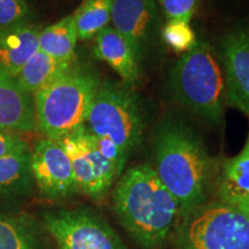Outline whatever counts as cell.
Wrapping results in <instances>:
<instances>
[{
	"label": "cell",
	"instance_id": "cell-7",
	"mask_svg": "<svg viewBox=\"0 0 249 249\" xmlns=\"http://www.w3.org/2000/svg\"><path fill=\"white\" fill-rule=\"evenodd\" d=\"M42 225L59 249H124L110 225L89 208L46 210Z\"/></svg>",
	"mask_w": 249,
	"mask_h": 249
},
{
	"label": "cell",
	"instance_id": "cell-3",
	"mask_svg": "<svg viewBox=\"0 0 249 249\" xmlns=\"http://www.w3.org/2000/svg\"><path fill=\"white\" fill-rule=\"evenodd\" d=\"M174 101L196 117L218 124L226 102L225 76L219 54L205 40L180 55L169 75Z\"/></svg>",
	"mask_w": 249,
	"mask_h": 249
},
{
	"label": "cell",
	"instance_id": "cell-1",
	"mask_svg": "<svg viewBox=\"0 0 249 249\" xmlns=\"http://www.w3.org/2000/svg\"><path fill=\"white\" fill-rule=\"evenodd\" d=\"M154 150L155 172L178 201L183 220L205 204L217 173L214 160L198 134L173 116L164 117L156 126Z\"/></svg>",
	"mask_w": 249,
	"mask_h": 249
},
{
	"label": "cell",
	"instance_id": "cell-5",
	"mask_svg": "<svg viewBox=\"0 0 249 249\" xmlns=\"http://www.w3.org/2000/svg\"><path fill=\"white\" fill-rule=\"evenodd\" d=\"M85 126L96 136H104L130 155L142 143L145 117L132 87L102 81Z\"/></svg>",
	"mask_w": 249,
	"mask_h": 249
},
{
	"label": "cell",
	"instance_id": "cell-15",
	"mask_svg": "<svg viewBox=\"0 0 249 249\" xmlns=\"http://www.w3.org/2000/svg\"><path fill=\"white\" fill-rule=\"evenodd\" d=\"M93 53L119 75L124 85L132 87L141 77V61L128 40L108 26L96 35Z\"/></svg>",
	"mask_w": 249,
	"mask_h": 249
},
{
	"label": "cell",
	"instance_id": "cell-12",
	"mask_svg": "<svg viewBox=\"0 0 249 249\" xmlns=\"http://www.w3.org/2000/svg\"><path fill=\"white\" fill-rule=\"evenodd\" d=\"M0 130L14 134L37 130L34 96L24 91L14 77L0 70Z\"/></svg>",
	"mask_w": 249,
	"mask_h": 249
},
{
	"label": "cell",
	"instance_id": "cell-8",
	"mask_svg": "<svg viewBox=\"0 0 249 249\" xmlns=\"http://www.w3.org/2000/svg\"><path fill=\"white\" fill-rule=\"evenodd\" d=\"M58 142L70 157L79 192L93 201L103 200L120 174L98 151L92 134L82 126Z\"/></svg>",
	"mask_w": 249,
	"mask_h": 249
},
{
	"label": "cell",
	"instance_id": "cell-16",
	"mask_svg": "<svg viewBox=\"0 0 249 249\" xmlns=\"http://www.w3.org/2000/svg\"><path fill=\"white\" fill-rule=\"evenodd\" d=\"M31 149L0 157V197L22 198L33 193Z\"/></svg>",
	"mask_w": 249,
	"mask_h": 249
},
{
	"label": "cell",
	"instance_id": "cell-9",
	"mask_svg": "<svg viewBox=\"0 0 249 249\" xmlns=\"http://www.w3.org/2000/svg\"><path fill=\"white\" fill-rule=\"evenodd\" d=\"M161 17L157 0H114L111 27L128 40L142 64L160 39Z\"/></svg>",
	"mask_w": 249,
	"mask_h": 249
},
{
	"label": "cell",
	"instance_id": "cell-14",
	"mask_svg": "<svg viewBox=\"0 0 249 249\" xmlns=\"http://www.w3.org/2000/svg\"><path fill=\"white\" fill-rule=\"evenodd\" d=\"M214 183L218 201L249 213V132L241 151L218 164Z\"/></svg>",
	"mask_w": 249,
	"mask_h": 249
},
{
	"label": "cell",
	"instance_id": "cell-22",
	"mask_svg": "<svg viewBox=\"0 0 249 249\" xmlns=\"http://www.w3.org/2000/svg\"><path fill=\"white\" fill-rule=\"evenodd\" d=\"M201 0H157L165 20L179 18L191 22Z\"/></svg>",
	"mask_w": 249,
	"mask_h": 249
},
{
	"label": "cell",
	"instance_id": "cell-11",
	"mask_svg": "<svg viewBox=\"0 0 249 249\" xmlns=\"http://www.w3.org/2000/svg\"><path fill=\"white\" fill-rule=\"evenodd\" d=\"M226 102L249 118V26L230 30L220 43Z\"/></svg>",
	"mask_w": 249,
	"mask_h": 249
},
{
	"label": "cell",
	"instance_id": "cell-24",
	"mask_svg": "<svg viewBox=\"0 0 249 249\" xmlns=\"http://www.w3.org/2000/svg\"><path fill=\"white\" fill-rule=\"evenodd\" d=\"M93 141H95V144L97 147L98 151L104 156V158H107L110 163L116 166V169L118 170V172H119L121 177L129 155L124 150H123L119 145L116 144L112 140L104 138V136L93 135Z\"/></svg>",
	"mask_w": 249,
	"mask_h": 249
},
{
	"label": "cell",
	"instance_id": "cell-18",
	"mask_svg": "<svg viewBox=\"0 0 249 249\" xmlns=\"http://www.w3.org/2000/svg\"><path fill=\"white\" fill-rule=\"evenodd\" d=\"M75 64L76 61L57 60L44 52L38 51L21 68L14 80L24 91L34 96L70 71Z\"/></svg>",
	"mask_w": 249,
	"mask_h": 249
},
{
	"label": "cell",
	"instance_id": "cell-25",
	"mask_svg": "<svg viewBox=\"0 0 249 249\" xmlns=\"http://www.w3.org/2000/svg\"><path fill=\"white\" fill-rule=\"evenodd\" d=\"M27 149H30L29 144L18 134L0 130V157Z\"/></svg>",
	"mask_w": 249,
	"mask_h": 249
},
{
	"label": "cell",
	"instance_id": "cell-4",
	"mask_svg": "<svg viewBox=\"0 0 249 249\" xmlns=\"http://www.w3.org/2000/svg\"><path fill=\"white\" fill-rule=\"evenodd\" d=\"M101 82L95 71L75 64L36 92L37 129L46 139L59 141L85 126Z\"/></svg>",
	"mask_w": 249,
	"mask_h": 249
},
{
	"label": "cell",
	"instance_id": "cell-2",
	"mask_svg": "<svg viewBox=\"0 0 249 249\" xmlns=\"http://www.w3.org/2000/svg\"><path fill=\"white\" fill-rule=\"evenodd\" d=\"M112 202L119 223L144 249L161 247L181 220L178 201L154 167L145 164L124 173L112 193Z\"/></svg>",
	"mask_w": 249,
	"mask_h": 249
},
{
	"label": "cell",
	"instance_id": "cell-10",
	"mask_svg": "<svg viewBox=\"0 0 249 249\" xmlns=\"http://www.w3.org/2000/svg\"><path fill=\"white\" fill-rule=\"evenodd\" d=\"M31 173L39 194L50 201L79 193L70 157L58 141L42 139L31 149Z\"/></svg>",
	"mask_w": 249,
	"mask_h": 249
},
{
	"label": "cell",
	"instance_id": "cell-17",
	"mask_svg": "<svg viewBox=\"0 0 249 249\" xmlns=\"http://www.w3.org/2000/svg\"><path fill=\"white\" fill-rule=\"evenodd\" d=\"M0 249H44L39 224L30 214L0 213Z\"/></svg>",
	"mask_w": 249,
	"mask_h": 249
},
{
	"label": "cell",
	"instance_id": "cell-6",
	"mask_svg": "<svg viewBox=\"0 0 249 249\" xmlns=\"http://www.w3.org/2000/svg\"><path fill=\"white\" fill-rule=\"evenodd\" d=\"M179 249H249V213L211 202L182 220Z\"/></svg>",
	"mask_w": 249,
	"mask_h": 249
},
{
	"label": "cell",
	"instance_id": "cell-13",
	"mask_svg": "<svg viewBox=\"0 0 249 249\" xmlns=\"http://www.w3.org/2000/svg\"><path fill=\"white\" fill-rule=\"evenodd\" d=\"M43 28L29 20L0 28V70L15 77L39 51Z\"/></svg>",
	"mask_w": 249,
	"mask_h": 249
},
{
	"label": "cell",
	"instance_id": "cell-21",
	"mask_svg": "<svg viewBox=\"0 0 249 249\" xmlns=\"http://www.w3.org/2000/svg\"><path fill=\"white\" fill-rule=\"evenodd\" d=\"M160 39L172 51L180 54L191 51L198 40L188 21L179 20V18L167 20L163 24Z\"/></svg>",
	"mask_w": 249,
	"mask_h": 249
},
{
	"label": "cell",
	"instance_id": "cell-20",
	"mask_svg": "<svg viewBox=\"0 0 249 249\" xmlns=\"http://www.w3.org/2000/svg\"><path fill=\"white\" fill-rule=\"evenodd\" d=\"M114 0H85L73 14L77 39L89 40L110 26Z\"/></svg>",
	"mask_w": 249,
	"mask_h": 249
},
{
	"label": "cell",
	"instance_id": "cell-23",
	"mask_svg": "<svg viewBox=\"0 0 249 249\" xmlns=\"http://www.w3.org/2000/svg\"><path fill=\"white\" fill-rule=\"evenodd\" d=\"M29 18L27 0H0V28L29 20Z\"/></svg>",
	"mask_w": 249,
	"mask_h": 249
},
{
	"label": "cell",
	"instance_id": "cell-19",
	"mask_svg": "<svg viewBox=\"0 0 249 249\" xmlns=\"http://www.w3.org/2000/svg\"><path fill=\"white\" fill-rule=\"evenodd\" d=\"M77 34L73 14L42 29L39 34V51L60 61H76Z\"/></svg>",
	"mask_w": 249,
	"mask_h": 249
}]
</instances>
